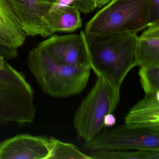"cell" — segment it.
Segmentation results:
<instances>
[{
  "instance_id": "cell-1",
  "label": "cell",
  "mask_w": 159,
  "mask_h": 159,
  "mask_svg": "<svg viewBox=\"0 0 159 159\" xmlns=\"http://www.w3.org/2000/svg\"><path fill=\"white\" fill-rule=\"evenodd\" d=\"M85 36L91 69L96 76H103L121 88L127 74L136 66L137 33Z\"/></svg>"
},
{
  "instance_id": "cell-2",
  "label": "cell",
  "mask_w": 159,
  "mask_h": 159,
  "mask_svg": "<svg viewBox=\"0 0 159 159\" xmlns=\"http://www.w3.org/2000/svg\"><path fill=\"white\" fill-rule=\"evenodd\" d=\"M27 65L43 92L57 98L81 93L87 85L92 70L61 64L38 45L29 53Z\"/></svg>"
},
{
  "instance_id": "cell-3",
  "label": "cell",
  "mask_w": 159,
  "mask_h": 159,
  "mask_svg": "<svg viewBox=\"0 0 159 159\" xmlns=\"http://www.w3.org/2000/svg\"><path fill=\"white\" fill-rule=\"evenodd\" d=\"M151 0H111L87 22L85 35L137 33L150 25Z\"/></svg>"
},
{
  "instance_id": "cell-4",
  "label": "cell",
  "mask_w": 159,
  "mask_h": 159,
  "mask_svg": "<svg viewBox=\"0 0 159 159\" xmlns=\"http://www.w3.org/2000/svg\"><path fill=\"white\" fill-rule=\"evenodd\" d=\"M120 88L103 76L97 75V80L75 112L73 125L77 134L89 141L101 131L104 119L112 113L120 101Z\"/></svg>"
},
{
  "instance_id": "cell-5",
  "label": "cell",
  "mask_w": 159,
  "mask_h": 159,
  "mask_svg": "<svg viewBox=\"0 0 159 159\" xmlns=\"http://www.w3.org/2000/svg\"><path fill=\"white\" fill-rule=\"evenodd\" d=\"M34 92L25 76L5 61L0 69V125L34 122Z\"/></svg>"
},
{
  "instance_id": "cell-6",
  "label": "cell",
  "mask_w": 159,
  "mask_h": 159,
  "mask_svg": "<svg viewBox=\"0 0 159 159\" xmlns=\"http://www.w3.org/2000/svg\"><path fill=\"white\" fill-rule=\"evenodd\" d=\"M84 148L98 150L159 151V131L134 127L125 124L101 131L95 137L85 141Z\"/></svg>"
},
{
  "instance_id": "cell-7",
  "label": "cell",
  "mask_w": 159,
  "mask_h": 159,
  "mask_svg": "<svg viewBox=\"0 0 159 159\" xmlns=\"http://www.w3.org/2000/svg\"><path fill=\"white\" fill-rule=\"evenodd\" d=\"M27 36L48 38L54 33L49 15L62 0H6Z\"/></svg>"
},
{
  "instance_id": "cell-8",
  "label": "cell",
  "mask_w": 159,
  "mask_h": 159,
  "mask_svg": "<svg viewBox=\"0 0 159 159\" xmlns=\"http://www.w3.org/2000/svg\"><path fill=\"white\" fill-rule=\"evenodd\" d=\"M38 46L64 65L91 68L90 55L84 31L80 34L52 35Z\"/></svg>"
},
{
  "instance_id": "cell-9",
  "label": "cell",
  "mask_w": 159,
  "mask_h": 159,
  "mask_svg": "<svg viewBox=\"0 0 159 159\" xmlns=\"http://www.w3.org/2000/svg\"><path fill=\"white\" fill-rule=\"evenodd\" d=\"M49 139L21 134L0 142V159H49Z\"/></svg>"
},
{
  "instance_id": "cell-10",
  "label": "cell",
  "mask_w": 159,
  "mask_h": 159,
  "mask_svg": "<svg viewBox=\"0 0 159 159\" xmlns=\"http://www.w3.org/2000/svg\"><path fill=\"white\" fill-rule=\"evenodd\" d=\"M26 37L8 2L0 0V55L7 59L16 58Z\"/></svg>"
},
{
  "instance_id": "cell-11",
  "label": "cell",
  "mask_w": 159,
  "mask_h": 159,
  "mask_svg": "<svg viewBox=\"0 0 159 159\" xmlns=\"http://www.w3.org/2000/svg\"><path fill=\"white\" fill-rule=\"evenodd\" d=\"M125 121L134 127L159 131V92L145 95L130 109Z\"/></svg>"
},
{
  "instance_id": "cell-12",
  "label": "cell",
  "mask_w": 159,
  "mask_h": 159,
  "mask_svg": "<svg viewBox=\"0 0 159 159\" xmlns=\"http://www.w3.org/2000/svg\"><path fill=\"white\" fill-rule=\"evenodd\" d=\"M135 56L136 66L159 65V23L150 25L138 37Z\"/></svg>"
},
{
  "instance_id": "cell-13",
  "label": "cell",
  "mask_w": 159,
  "mask_h": 159,
  "mask_svg": "<svg viewBox=\"0 0 159 159\" xmlns=\"http://www.w3.org/2000/svg\"><path fill=\"white\" fill-rule=\"evenodd\" d=\"M80 12L74 5H56L51 11L49 18L54 34L57 32H73L81 27Z\"/></svg>"
},
{
  "instance_id": "cell-14",
  "label": "cell",
  "mask_w": 159,
  "mask_h": 159,
  "mask_svg": "<svg viewBox=\"0 0 159 159\" xmlns=\"http://www.w3.org/2000/svg\"><path fill=\"white\" fill-rule=\"evenodd\" d=\"M89 155L92 159H159V151L98 150Z\"/></svg>"
},
{
  "instance_id": "cell-15",
  "label": "cell",
  "mask_w": 159,
  "mask_h": 159,
  "mask_svg": "<svg viewBox=\"0 0 159 159\" xmlns=\"http://www.w3.org/2000/svg\"><path fill=\"white\" fill-rule=\"evenodd\" d=\"M49 139V159H92L90 155L82 152L74 144L63 142L54 137Z\"/></svg>"
},
{
  "instance_id": "cell-16",
  "label": "cell",
  "mask_w": 159,
  "mask_h": 159,
  "mask_svg": "<svg viewBox=\"0 0 159 159\" xmlns=\"http://www.w3.org/2000/svg\"><path fill=\"white\" fill-rule=\"evenodd\" d=\"M139 81L145 95H153L159 92V65L140 67Z\"/></svg>"
},
{
  "instance_id": "cell-17",
  "label": "cell",
  "mask_w": 159,
  "mask_h": 159,
  "mask_svg": "<svg viewBox=\"0 0 159 159\" xmlns=\"http://www.w3.org/2000/svg\"><path fill=\"white\" fill-rule=\"evenodd\" d=\"M70 4L74 5L84 14L91 12L96 9L93 0H71Z\"/></svg>"
},
{
  "instance_id": "cell-18",
  "label": "cell",
  "mask_w": 159,
  "mask_h": 159,
  "mask_svg": "<svg viewBox=\"0 0 159 159\" xmlns=\"http://www.w3.org/2000/svg\"><path fill=\"white\" fill-rule=\"evenodd\" d=\"M150 19V25L159 23V0H151Z\"/></svg>"
},
{
  "instance_id": "cell-19",
  "label": "cell",
  "mask_w": 159,
  "mask_h": 159,
  "mask_svg": "<svg viewBox=\"0 0 159 159\" xmlns=\"http://www.w3.org/2000/svg\"><path fill=\"white\" fill-rule=\"evenodd\" d=\"M103 122L104 126L107 127H112L116 125V117L112 113L107 114L104 117Z\"/></svg>"
},
{
  "instance_id": "cell-20",
  "label": "cell",
  "mask_w": 159,
  "mask_h": 159,
  "mask_svg": "<svg viewBox=\"0 0 159 159\" xmlns=\"http://www.w3.org/2000/svg\"><path fill=\"white\" fill-rule=\"evenodd\" d=\"M111 0H93L97 8H101L109 3Z\"/></svg>"
},
{
  "instance_id": "cell-21",
  "label": "cell",
  "mask_w": 159,
  "mask_h": 159,
  "mask_svg": "<svg viewBox=\"0 0 159 159\" xmlns=\"http://www.w3.org/2000/svg\"><path fill=\"white\" fill-rule=\"evenodd\" d=\"M5 58L0 55V69L3 68L5 63Z\"/></svg>"
}]
</instances>
